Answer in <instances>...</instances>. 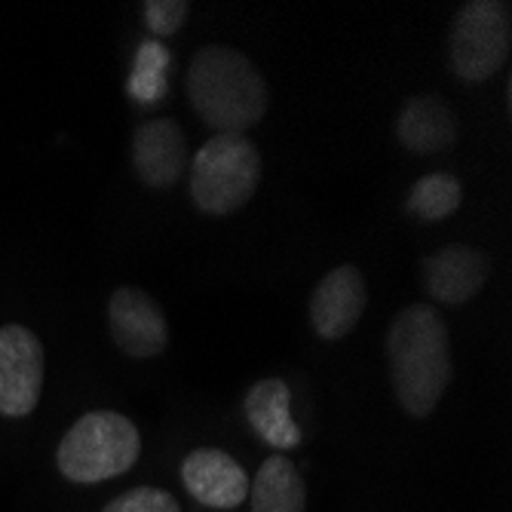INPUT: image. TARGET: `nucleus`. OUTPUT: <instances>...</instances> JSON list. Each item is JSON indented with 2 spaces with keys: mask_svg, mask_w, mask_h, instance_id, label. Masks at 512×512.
Returning <instances> with one entry per match:
<instances>
[{
  "mask_svg": "<svg viewBox=\"0 0 512 512\" xmlns=\"http://www.w3.org/2000/svg\"><path fill=\"white\" fill-rule=\"evenodd\" d=\"M390 378L399 405L411 417H427L442 402L451 378V335L433 304L405 307L387 335Z\"/></svg>",
  "mask_w": 512,
  "mask_h": 512,
  "instance_id": "1",
  "label": "nucleus"
},
{
  "mask_svg": "<svg viewBox=\"0 0 512 512\" xmlns=\"http://www.w3.org/2000/svg\"><path fill=\"white\" fill-rule=\"evenodd\" d=\"M188 99L200 120L215 129V135H246L264 117L270 92L246 53L224 43H209L191 59Z\"/></svg>",
  "mask_w": 512,
  "mask_h": 512,
  "instance_id": "2",
  "label": "nucleus"
},
{
  "mask_svg": "<svg viewBox=\"0 0 512 512\" xmlns=\"http://www.w3.org/2000/svg\"><path fill=\"white\" fill-rule=\"evenodd\" d=\"M191 200L206 215H230L258 191L261 154L249 135L218 132L191 157Z\"/></svg>",
  "mask_w": 512,
  "mask_h": 512,
  "instance_id": "3",
  "label": "nucleus"
},
{
  "mask_svg": "<svg viewBox=\"0 0 512 512\" xmlns=\"http://www.w3.org/2000/svg\"><path fill=\"white\" fill-rule=\"evenodd\" d=\"M142 454V436L129 417L117 411H89L65 433L56 463L65 479L92 485L123 476Z\"/></svg>",
  "mask_w": 512,
  "mask_h": 512,
  "instance_id": "4",
  "label": "nucleus"
},
{
  "mask_svg": "<svg viewBox=\"0 0 512 512\" xmlns=\"http://www.w3.org/2000/svg\"><path fill=\"white\" fill-rule=\"evenodd\" d=\"M512 50V7L506 0H470L451 22L448 65L463 83L491 80Z\"/></svg>",
  "mask_w": 512,
  "mask_h": 512,
  "instance_id": "5",
  "label": "nucleus"
},
{
  "mask_svg": "<svg viewBox=\"0 0 512 512\" xmlns=\"http://www.w3.org/2000/svg\"><path fill=\"white\" fill-rule=\"evenodd\" d=\"M43 344L25 325L0 329V414L28 417L43 390Z\"/></svg>",
  "mask_w": 512,
  "mask_h": 512,
  "instance_id": "6",
  "label": "nucleus"
},
{
  "mask_svg": "<svg viewBox=\"0 0 512 512\" xmlns=\"http://www.w3.org/2000/svg\"><path fill=\"white\" fill-rule=\"evenodd\" d=\"M108 329L120 353L154 359L169 344V325L160 304L135 286H120L108 301Z\"/></svg>",
  "mask_w": 512,
  "mask_h": 512,
  "instance_id": "7",
  "label": "nucleus"
},
{
  "mask_svg": "<svg viewBox=\"0 0 512 512\" xmlns=\"http://www.w3.org/2000/svg\"><path fill=\"white\" fill-rule=\"evenodd\" d=\"M368 304V286L359 267L341 264L325 273L310 295V322L322 341L347 338L362 319Z\"/></svg>",
  "mask_w": 512,
  "mask_h": 512,
  "instance_id": "8",
  "label": "nucleus"
},
{
  "mask_svg": "<svg viewBox=\"0 0 512 512\" xmlns=\"http://www.w3.org/2000/svg\"><path fill=\"white\" fill-rule=\"evenodd\" d=\"M132 166L148 188H175L191 166L188 135L169 117L142 123L132 135Z\"/></svg>",
  "mask_w": 512,
  "mask_h": 512,
  "instance_id": "9",
  "label": "nucleus"
},
{
  "mask_svg": "<svg viewBox=\"0 0 512 512\" xmlns=\"http://www.w3.org/2000/svg\"><path fill=\"white\" fill-rule=\"evenodd\" d=\"M491 267L494 264L488 252L476 246H463V243H451L427 255L421 264L427 292L439 304H448V307L467 304L470 298H476L491 279Z\"/></svg>",
  "mask_w": 512,
  "mask_h": 512,
  "instance_id": "10",
  "label": "nucleus"
},
{
  "mask_svg": "<svg viewBox=\"0 0 512 512\" xmlns=\"http://www.w3.org/2000/svg\"><path fill=\"white\" fill-rule=\"evenodd\" d=\"M181 482L194 500L212 509H237L249 497L246 470L218 448H197L184 457Z\"/></svg>",
  "mask_w": 512,
  "mask_h": 512,
  "instance_id": "11",
  "label": "nucleus"
},
{
  "mask_svg": "<svg viewBox=\"0 0 512 512\" xmlns=\"http://www.w3.org/2000/svg\"><path fill=\"white\" fill-rule=\"evenodd\" d=\"M396 138L411 154H442L457 142V117L439 96H414L396 117Z\"/></svg>",
  "mask_w": 512,
  "mask_h": 512,
  "instance_id": "12",
  "label": "nucleus"
},
{
  "mask_svg": "<svg viewBox=\"0 0 512 512\" xmlns=\"http://www.w3.org/2000/svg\"><path fill=\"white\" fill-rule=\"evenodd\" d=\"M246 417L252 430L276 451L301 445V430L292 417V390L279 378H264L246 393Z\"/></svg>",
  "mask_w": 512,
  "mask_h": 512,
  "instance_id": "13",
  "label": "nucleus"
},
{
  "mask_svg": "<svg viewBox=\"0 0 512 512\" xmlns=\"http://www.w3.org/2000/svg\"><path fill=\"white\" fill-rule=\"evenodd\" d=\"M246 500H252V512H304L307 488L286 454H270L255 473Z\"/></svg>",
  "mask_w": 512,
  "mask_h": 512,
  "instance_id": "14",
  "label": "nucleus"
},
{
  "mask_svg": "<svg viewBox=\"0 0 512 512\" xmlns=\"http://www.w3.org/2000/svg\"><path fill=\"white\" fill-rule=\"evenodd\" d=\"M460 200H463L460 181L448 172H433V175H424L421 181H414V188L408 191V200H405V209L408 215L421 221H442L457 212Z\"/></svg>",
  "mask_w": 512,
  "mask_h": 512,
  "instance_id": "15",
  "label": "nucleus"
},
{
  "mask_svg": "<svg viewBox=\"0 0 512 512\" xmlns=\"http://www.w3.org/2000/svg\"><path fill=\"white\" fill-rule=\"evenodd\" d=\"M166 74H169V50L160 40H145L138 46L135 68L129 77V96L138 102H157L166 92Z\"/></svg>",
  "mask_w": 512,
  "mask_h": 512,
  "instance_id": "16",
  "label": "nucleus"
},
{
  "mask_svg": "<svg viewBox=\"0 0 512 512\" xmlns=\"http://www.w3.org/2000/svg\"><path fill=\"white\" fill-rule=\"evenodd\" d=\"M102 512H181V506L169 491L145 485V488H132L126 494H120Z\"/></svg>",
  "mask_w": 512,
  "mask_h": 512,
  "instance_id": "17",
  "label": "nucleus"
},
{
  "mask_svg": "<svg viewBox=\"0 0 512 512\" xmlns=\"http://www.w3.org/2000/svg\"><path fill=\"white\" fill-rule=\"evenodd\" d=\"M188 10L191 4H184V0H148L145 22L157 37H172L188 19Z\"/></svg>",
  "mask_w": 512,
  "mask_h": 512,
  "instance_id": "18",
  "label": "nucleus"
}]
</instances>
